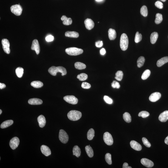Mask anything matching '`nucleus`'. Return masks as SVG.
I'll return each mask as SVG.
<instances>
[{"instance_id": "f257e3e1", "label": "nucleus", "mask_w": 168, "mask_h": 168, "mask_svg": "<svg viewBox=\"0 0 168 168\" xmlns=\"http://www.w3.org/2000/svg\"><path fill=\"white\" fill-rule=\"evenodd\" d=\"M48 72L51 74L53 76H56L57 73L60 72L62 73V76H63L67 74V71L64 67L62 66L55 67L53 66L48 69Z\"/></svg>"}, {"instance_id": "f03ea898", "label": "nucleus", "mask_w": 168, "mask_h": 168, "mask_svg": "<svg viewBox=\"0 0 168 168\" xmlns=\"http://www.w3.org/2000/svg\"><path fill=\"white\" fill-rule=\"evenodd\" d=\"M129 40L127 35L123 33L121 36L120 40V46L121 49L123 51H125L127 49Z\"/></svg>"}, {"instance_id": "7ed1b4c3", "label": "nucleus", "mask_w": 168, "mask_h": 168, "mask_svg": "<svg viewBox=\"0 0 168 168\" xmlns=\"http://www.w3.org/2000/svg\"><path fill=\"white\" fill-rule=\"evenodd\" d=\"M82 116V113L76 110L71 111L67 114L68 119L72 121L78 120Z\"/></svg>"}, {"instance_id": "20e7f679", "label": "nucleus", "mask_w": 168, "mask_h": 168, "mask_svg": "<svg viewBox=\"0 0 168 168\" xmlns=\"http://www.w3.org/2000/svg\"><path fill=\"white\" fill-rule=\"evenodd\" d=\"M66 53L69 55L75 56L78 55L83 53V50L81 49L76 47H70L66 49Z\"/></svg>"}, {"instance_id": "39448f33", "label": "nucleus", "mask_w": 168, "mask_h": 168, "mask_svg": "<svg viewBox=\"0 0 168 168\" xmlns=\"http://www.w3.org/2000/svg\"><path fill=\"white\" fill-rule=\"evenodd\" d=\"M10 9L11 12L16 16H20L22 13V8L19 4L14 5L11 6Z\"/></svg>"}, {"instance_id": "423d86ee", "label": "nucleus", "mask_w": 168, "mask_h": 168, "mask_svg": "<svg viewBox=\"0 0 168 168\" xmlns=\"http://www.w3.org/2000/svg\"><path fill=\"white\" fill-rule=\"evenodd\" d=\"M59 138L60 140L62 143L66 144L68 141L69 137L67 133L63 129H60L59 132Z\"/></svg>"}, {"instance_id": "0eeeda50", "label": "nucleus", "mask_w": 168, "mask_h": 168, "mask_svg": "<svg viewBox=\"0 0 168 168\" xmlns=\"http://www.w3.org/2000/svg\"><path fill=\"white\" fill-rule=\"evenodd\" d=\"M103 140L106 144L108 145L113 144V140L111 134L108 132H106L103 135Z\"/></svg>"}, {"instance_id": "6e6552de", "label": "nucleus", "mask_w": 168, "mask_h": 168, "mask_svg": "<svg viewBox=\"0 0 168 168\" xmlns=\"http://www.w3.org/2000/svg\"><path fill=\"white\" fill-rule=\"evenodd\" d=\"M2 48L5 53L7 54H9L10 52V43L8 40L3 39L2 41Z\"/></svg>"}, {"instance_id": "1a4fd4ad", "label": "nucleus", "mask_w": 168, "mask_h": 168, "mask_svg": "<svg viewBox=\"0 0 168 168\" xmlns=\"http://www.w3.org/2000/svg\"><path fill=\"white\" fill-rule=\"evenodd\" d=\"M63 99L70 104L75 105L78 103V99L74 96H66L64 97Z\"/></svg>"}, {"instance_id": "9d476101", "label": "nucleus", "mask_w": 168, "mask_h": 168, "mask_svg": "<svg viewBox=\"0 0 168 168\" xmlns=\"http://www.w3.org/2000/svg\"><path fill=\"white\" fill-rule=\"evenodd\" d=\"M20 142L19 139L17 137H14L10 140L9 145L13 150H14L18 147Z\"/></svg>"}, {"instance_id": "9b49d317", "label": "nucleus", "mask_w": 168, "mask_h": 168, "mask_svg": "<svg viewBox=\"0 0 168 168\" xmlns=\"http://www.w3.org/2000/svg\"><path fill=\"white\" fill-rule=\"evenodd\" d=\"M31 49L35 51L37 55L39 54L40 51V48L39 43L37 40L35 39L32 42Z\"/></svg>"}, {"instance_id": "f8f14e48", "label": "nucleus", "mask_w": 168, "mask_h": 168, "mask_svg": "<svg viewBox=\"0 0 168 168\" xmlns=\"http://www.w3.org/2000/svg\"><path fill=\"white\" fill-rule=\"evenodd\" d=\"M141 163L143 165L148 168H151L154 166V164L152 161L149 159L143 158L141 160Z\"/></svg>"}, {"instance_id": "ddd939ff", "label": "nucleus", "mask_w": 168, "mask_h": 168, "mask_svg": "<svg viewBox=\"0 0 168 168\" xmlns=\"http://www.w3.org/2000/svg\"><path fill=\"white\" fill-rule=\"evenodd\" d=\"M161 94L159 92H155L151 95L149 97V100L151 102H155L159 100L161 97Z\"/></svg>"}, {"instance_id": "4468645a", "label": "nucleus", "mask_w": 168, "mask_h": 168, "mask_svg": "<svg viewBox=\"0 0 168 168\" xmlns=\"http://www.w3.org/2000/svg\"><path fill=\"white\" fill-rule=\"evenodd\" d=\"M84 24L86 28L88 30L92 29L94 26V23L92 19L89 18H87L84 21Z\"/></svg>"}, {"instance_id": "2eb2a0df", "label": "nucleus", "mask_w": 168, "mask_h": 168, "mask_svg": "<svg viewBox=\"0 0 168 168\" xmlns=\"http://www.w3.org/2000/svg\"><path fill=\"white\" fill-rule=\"evenodd\" d=\"M130 145L131 147L134 150L139 151L141 150L142 147L141 145L137 142L134 140H132L130 142Z\"/></svg>"}, {"instance_id": "dca6fc26", "label": "nucleus", "mask_w": 168, "mask_h": 168, "mask_svg": "<svg viewBox=\"0 0 168 168\" xmlns=\"http://www.w3.org/2000/svg\"><path fill=\"white\" fill-rule=\"evenodd\" d=\"M41 151L44 155L46 156H48L51 155V151L48 147L45 145H42L41 148Z\"/></svg>"}, {"instance_id": "f3484780", "label": "nucleus", "mask_w": 168, "mask_h": 168, "mask_svg": "<svg viewBox=\"0 0 168 168\" xmlns=\"http://www.w3.org/2000/svg\"><path fill=\"white\" fill-rule=\"evenodd\" d=\"M159 119L160 121L165 122L168 119V111L163 112L159 115Z\"/></svg>"}, {"instance_id": "a211bd4d", "label": "nucleus", "mask_w": 168, "mask_h": 168, "mask_svg": "<svg viewBox=\"0 0 168 168\" xmlns=\"http://www.w3.org/2000/svg\"><path fill=\"white\" fill-rule=\"evenodd\" d=\"M29 104L31 105H39L42 104L43 101L40 99L37 98H33L30 99L28 101Z\"/></svg>"}, {"instance_id": "6ab92c4d", "label": "nucleus", "mask_w": 168, "mask_h": 168, "mask_svg": "<svg viewBox=\"0 0 168 168\" xmlns=\"http://www.w3.org/2000/svg\"><path fill=\"white\" fill-rule=\"evenodd\" d=\"M37 121L39 126L41 128H43L45 125L46 121V118L44 116L42 115H40L37 118Z\"/></svg>"}, {"instance_id": "aec40b11", "label": "nucleus", "mask_w": 168, "mask_h": 168, "mask_svg": "<svg viewBox=\"0 0 168 168\" xmlns=\"http://www.w3.org/2000/svg\"><path fill=\"white\" fill-rule=\"evenodd\" d=\"M108 37L111 40H113L115 39L116 37V33L114 29L112 28L109 29L108 31Z\"/></svg>"}, {"instance_id": "412c9836", "label": "nucleus", "mask_w": 168, "mask_h": 168, "mask_svg": "<svg viewBox=\"0 0 168 168\" xmlns=\"http://www.w3.org/2000/svg\"><path fill=\"white\" fill-rule=\"evenodd\" d=\"M65 35L66 37L75 38H78L79 36V33L74 31H67L65 32Z\"/></svg>"}, {"instance_id": "4be33fe9", "label": "nucleus", "mask_w": 168, "mask_h": 168, "mask_svg": "<svg viewBox=\"0 0 168 168\" xmlns=\"http://www.w3.org/2000/svg\"><path fill=\"white\" fill-rule=\"evenodd\" d=\"M61 20L63 21V24L65 25H69L72 24V20L70 18H68L66 16L63 15L61 18Z\"/></svg>"}, {"instance_id": "5701e85b", "label": "nucleus", "mask_w": 168, "mask_h": 168, "mask_svg": "<svg viewBox=\"0 0 168 168\" xmlns=\"http://www.w3.org/2000/svg\"><path fill=\"white\" fill-rule=\"evenodd\" d=\"M168 62V57L166 56L160 58L157 61V66L158 67H160L165 63Z\"/></svg>"}, {"instance_id": "b1692460", "label": "nucleus", "mask_w": 168, "mask_h": 168, "mask_svg": "<svg viewBox=\"0 0 168 168\" xmlns=\"http://www.w3.org/2000/svg\"><path fill=\"white\" fill-rule=\"evenodd\" d=\"M13 121L12 120H8L4 121L1 124L0 128L4 129L7 127L13 124Z\"/></svg>"}, {"instance_id": "393cba45", "label": "nucleus", "mask_w": 168, "mask_h": 168, "mask_svg": "<svg viewBox=\"0 0 168 168\" xmlns=\"http://www.w3.org/2000/svg\"><path fill=\"white\" fill-rule=\"evenodd\" d=\"M73 155H75L77 157H79L81 154L80 148L78 146H75L73 148Z\"/></svg>"}, {"instance_id": "a878e982", "label": "nucleus", "mask_w": 168, "mask_h": 168, "mask_svg": "<svg viewBox=\"0 0 168 168\" xmlns=\"http://www.w3.org/2000/svg\"><path fill=\"white\" fill-rule=\"evenodd\" d=\"M159 35L157 32H153L151 35L150 42L152 44H154L157 40Z\"/></svg>"}, {"instance_id": "bb28decb", "label": "nucleus", "mask_w": 168, "mask_h": 168, "mask_svg": "<svg viewBox=\"0 0 168 168\" xmlns=\"http://www.w3.org/2000/svg\"><path fill=\"white\" fill-rule=\"evenodd\" d=\"M85 150L87 154L90 158L93 157V149L90 145L86 146L85 148Z\"/></svg>"}, {"instance_id": "cd10ccee", "label": "nucleus", "mask_w": 168, "mask_h": 168, "mask_svg": "<svg viewBox=\"0 0 168 168\" xmlns=\"http://www.w3.org/2000/svg\"><path fill=\"white\" fill-rule=\"evenodd\" d=\"M31 84L32 86L36 88H41L43 85V83L40 81H34L31 83Z\"/></svg>"}, {"instance_id": "c85d7f7f", "label": "nucleus", "mask_w": 168, "mask_h": 168, "mask_svg": "<svg viewBox=\"0 0 168 168\" xmlns=\"http://www.w3.org/2000/svg\"><path fill=\"white\" fill-rule=\"evenodd\" d=\"M74 66L76 69L79 70L84 69L86 67L85 64L80 62H76L75 63Z\"/></svg>"}, {"instance_id": "c756f323", "label": "nucleus", "mask_w": 168, "mask_h": 168, "mask_svg": "<svg viewBox=\"0 0 168 168\" xmlns=\"http://www.w3.org/2000/svg\"><path fill=\"white\" fill-rule=\"evenodd\" d=\"M24 69L22 67H18L16 69V75L19 78H22L23 74Z\"/></svg>"}, {"instance_id": "7c9ffc66", "label": "nucleus", "mask_w": 168, "mask_h": 168, "mask_svg": "<svg viewBox=\"0 0 168 168\" xmlns=\"http://www.w3.org/2000/svg\"><path fill=\"white\" fill-rule=\"evenodd\" d=\"M95 132L93 129H90L88 131L87 133V138L88 140H92L94 136Z\"/></svg>"}, {"instance_id": "2f4dec72", "label": "nucleus", "mask_w": 168, "mask_h": 168, "mask_svg": "<svg viewBox=\"0 0 168 168\" xmlns=\"http://www.w3.org/2000/svg\"><path fill=\"white\" fill-rule=\"evenodd\" d=\"M123 118L124 121L127 123H130L131 121V117L130 114L127 112L123 114Z\"/></svg>"}, {"instance_id": "473e14b6", "label": "nucleus", "mask_w": 168, "mask_h": 168, "mask_svg": "<svg viewBox=\"0 0 168 168\" xmlns=\"http://www.w3.org/2000/svg\"><path fill=\"white\" fill-rule=\"evenodd\" d=\"M163 16L161 14L157 13L156 15L155 22L156 24H159L161 23L163 21Z\"/></svg>"}, {"instance_id": "72a5a7b5", "label": "nucleus", "mask_w": 168, "mask_h": 168, "mask_svg": "<svg viewBox=\"0 0 168 168\" xmlns=\"http://www.w3.org/2000/svg\"><path fill=\"white\" fill-rule=\"evenodd\" d=\"M145 59L144 57L143 56H140L139 57L137 61V66L139 68L143 66L144 65V62H145Z\"/></svg>"}, {"instance_id": "f704fd0d", "label": "nucleus", "mask_w": 168, "mask_h": 168, "mask_svg": "<svg viewBox=\"0 0 168 168\" xmlns=\"http://www.w3.org/2000/svg\"><path fill=\"white\" fill-rule=\"evenodd\" d=\"M140 13L144 17H147L148 14L147 8L145 5L143 6L140 9Z\"/></svg>"}, {"instance_id": "c9c22d12", "label": "nucleus", "mask_w": 168, "mask_h": 168, "mask_svg": "<svg viewBox=\"0 0 168 168\" xmlns=\"http://www.w3.org/2000/svg\"><path fill=\"white\" fill-rule=\"evenodd\" d=\"M123 76V73L122 71H118L115 73V78L117 80L121 81L122 79Z\"/></svg>"}, {"instance_id": "e433bc0d", "label": "nucleus", "mask_w": 168, "mask_h": 168, "mask_svg": "<svg viewBox=\"0 0 168 168\" xmlns=\"http://www.w3.org/2000/svg\"><path fill=\"white\" fill-rule=\"evenodd\" d=\"M151 72L150 70L149 69H147L145 70L144 72V73L141 76L142 79L143 80H145L149 78V76L150 75Z\"/></svg>"}, {"instance_id": "4c0bfd02", "label": "nucleus", "mask_w": 168, "mask_h": 168, "mask_svg": "<svg viewBox=\"0 0 168 168\" xmlns=\"http://www.w3.org/2000/svg\"><path fill=\"white\" fill-rule=\"evenodd\" d=\"M88 75L84 73H82L77 76V78L80 81H84L86 80L88 78Z\"/></svg>"}, {"instance_id": "58836bf2", "label": "nucleus", "mask_w": 168, "mask_h": 168, "mask_svg": "<svg viewBox=\"0 0 168 168\" xmlns=\"http://www.w3.org/2000/svg\"><path fill=\"white\" fill-rule=\"evenodd\" d=\"M142 39V35L141 34L139 33V32H136V33L134 41L136 43H138L140 42Z\"/></svg>"}, {"instance_id": "ea45409f", "label": "nucleus", "mask_w": 168, "mask_h": 168, "mask_svg": "<svg viewBox=\"0 0 168 168\" xmlns=\"http://www.w3.org/2000/svg\"><path fill=\"white\" fill-rule=\"evenodd\" d=\"M105 159L106 162L108 164L111 165L112 164L111 154L109 153H107L105 156Z\"/></svg>"}, {"instance_id": "a19ab883", "label": "nucleus", "mask_w": 168, "mask_h": 168, "mask_svg": "<svg viewBox=\"0 0 168 168\" xmlns=\"http://www.w3.org/2000/svg\"><path fill=\"white\" fill-rule=\"evenodd\" d=\"M149 113L148 112L145 111H143L139 113L138 116L139 117H142L143 118H146L149 116Z\"/></svg>"}, {"instance_id": "79ce46f5", "label": "nucleus", "mask_w": 168, "mask_h": 168, "mask_svg": "<svg viewBox=\"0 0 168 168\" xmlns=\"http://www.w3.org/2000/svg\"><path fill=\"white\" fill-rule=\"evenodd\" d=\"M142 140L143 144H144V145H145L147 147H150L151 146V144L149 143V142L148 141V140L146 138L143 137L142 138Z\"/></svg>"}, {"instance_id": "37998d69", "label": "nucleus", "mask_w": 168, "mask_h": 168, "mask_svg": "<svg viewBox=\"0 0 168 168\" xmlns=\"http://www.w3.org/2000/svg\"><path fill=\"white\" fill-rule=\"evenodd\" d=\"M112 87L113 88H116L118 89L120 87L119 83L115 81H113L112 83Z\"/></svg>"}, {"instance_id": "c03bdc74", "label": "nucleus", "mask_w": 168, "mask_h": 168, "mask_svg": "<svg viewBox=\"0 0 168 168\" xmlns=\"http://www.w3.org/2000/svg\"><path fill=\"white\" fill-rule=\"evenodd\" d=\"M81 87L84 89H88L91 88V85L89 83L87 82H83L82 83Z\"/></svg>"}, {"instance_id": "a18cd8bd", "label": "nucleus", "mask_w": 168, "mask_h": 168, "mask_svg": "<svg viewBox=\"0 0 168 168\" xmlns=\"http://www.w3.org/2000/svg\"><path fill=\"white\" fill-rule=\"evenodd\" d=\"M104 99L106 103L108 104H112V100L108 96H105L104 97Z\"/></svg>"}, {"instance_id": "49530a36", "label": "nucleus", "mask_w": 168, "mask_h": 168, "mask_svg": "<svg viewBox=\"0 0 168 168\" xmlns=\"http://www.w3.org/2000/svg\"><path fill=\"white\" fill-rule=\"evenodd\" d=\"M155 5L159 9H162L163 7V4L161 2L158 1H156L155 3Z\"/></svg>"}, {"instance_id": "de8ad7c7", "label": "nucleus", "mask_w": 168, "mask_h": 168, "mask_svg": "<svg viewBox=\"0 0 168 168\" xmlns=\"http://www.w3.org/2000/svg\"><path fill=\"white\" fill-rule=\"evenodd\" d=\"M54 40V37L52 35H49L47 36L46 38V41L47 42H51L53 41Z\"/></svg>"}, {"instance_id": "09e8293b", "label": "nucleus", "mask_w": 168, "mask_h": 168, "mask_svg": "<svg viewBox=\"0 0 168 168\" xmlns=\"http://www.w3.org/2000/svg\"><path fill=\"white\" fill-rule=\"evenodd\" d=\"M103 42L102 41H98L95 43L96 47H101L103 46Z\"/></svg>"}, {"instance_id": "8fccbe9b", "label": "nucleus", "mask_w": 168, "mask_h": 168, "mask_svg": "<svg viewBox=\"0 0 168 168\" xmlns=\"http://www.w3.org/2000/svg\"><path fill=\"white\" fill-rule=\"evenodd\" d=\"M123 168H131V167H129L128 166V163H124L123 164Z\"/></svg>"}, {"instance_id": "3c124183", "label": "nucleus", "mask_w": 168, "mask_h": 168, "mask_svg": "<svg viewBox=\"0 0 168 168\" xmlns=\"http://www.w3.org/2000/svg\"><path fill=\"white\" fill-rule=\"evenodd\" d=\"M100 53L101 55H104L106 53V51L105 49L102 48V49H101L100 51Z\"/></svg>"}, {"instance_id": "603ef678", "label": "nucleus", "mask_w": 168, "mask_h": 168, "mask_svg": "<svg viewBox=\"0 0 168 168\" xmlns=\"http://www.w3.org/2000/svg\"><path fill=\"white\" fill-rule=\"evenodd\" d=\"M6 86L5 85L4 83H0V89H2L4 88H5Z\"/></svg>"}, {"instance_id": "864d4df0", "label": "nucleus", "mask_w": 168, "mask_h": 168, "mask_svg": "<svg viewBox=\"0 0 168 168\" xmlns=\"http://www.w3.org/2000/svg\"><path fill=\"white\" fill-rule=\"evenodd\" d=\"M164 142H165L166 144L168 145V136L165 138Z\"/></svg>"}, {"instance_id": "5fc2aeb1", "label": "nucleus", "mask_w": 168, "mask_h": 168, "mask_svg": "<svg viewBox=\"0 0 168 168\" xmlns=\"http://www.w3.org/2000/svg\"><path fill=\"white\" fill-rule=\"evenodd\" d=\"M103 0H96V1H98V2H100V1H101Z\"/></svg>"}, {"instance_id": "6e6d98bb", "label": "nucleus", "mask_w": 168, "mask_h": 168, "mask_svg": "<svg viewBox=\"0 0 168 168\" xmlns=\"http://www.w3.org/2000/svg\"><path fill=\"white\" fill-rule=\"evenodd\" d=\"M2 113V111L1 110H0V114H1V113Z\"/></svg>"}, {"instance_id": "4d7b16f0", "label": "nucleus", "mask_w": 168, "mask_h": 168, "mask_svg": "<svg viewBox=\"0 0 168 168\" xmlns=\"http://www.w3.org/2000/svg\"><path fill=\"white\" fill-rule=\"evenodd\" d=\"M160 0L163 1V2H164L166 0Z\"/></svg>"}]
</instances>
